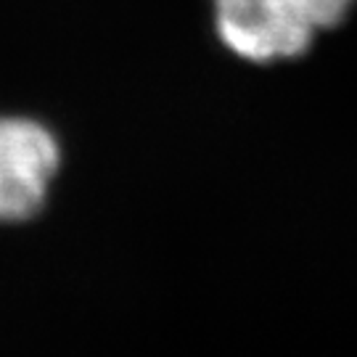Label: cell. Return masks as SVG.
Segmentation results:
<instances>
[{
  "label": "cell",
  "instance_id": "cell-1",
  "mask_svg": "<svg viewBox=\"0 0 357 357\" xmlns=\"http://www.w3.org/2000/svg\"><path fill=\"white\" fill-rule=\"evenodd\" d=\"M355 0H212L220 43L252 64L310 51L323 29L344 19Z\"/></svg>",
  "mask_w": 357,
  "mask_h": 357
},
{
  "label": "cell",
  "instance_id": "cell-2",
  "mask_svg": "<svg viewBox=\"0 0 357 357\" xmlns=\"http://www.w3.org/2000/svg\"><path fill=\"white\" fill-rule=\"evenodd\" d=\"M61 162L59 143L40 122L0 116V220L38 215Z\"/></svg>",
  "mask_w": 357,
  "mask_h": 357
}]
</instances>
